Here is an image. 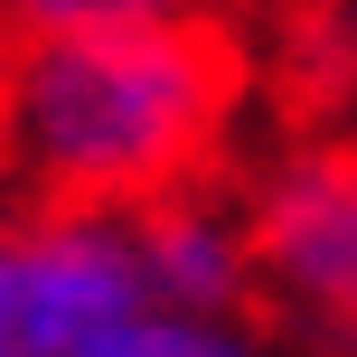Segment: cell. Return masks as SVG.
<instances>
[{"label": "cell", "instance_id": "6da1fadb", "mask_svg": "<svg viewBox=\"0 0 357 357\" xmlns=\"http://www.w3.org/2000/svg\"><path fill=\"white\" fill-rule=\"evenodd\" d=\"M245 56L216 19L38 38L0 56V207L151 216L207 188L235 142Z\"/></svg>", "mask_w": 357, "mask_h": 357}, {"label": "cell", "instance_id": "7a4b0ae2", "mask_svg": "<svg viewBox=\"0 0 357 357\" xmlns=\"http://www.w3.org/2000/svg\"><path fill=\"white\" fill-rule=\"evenodd\" d=\"M254 291L282 339L357 348V142H301L245 178Z\"/></svg>", "mask_w": 357, "mask_h": 357}, {"label": "cell", "instance_id": "3957f363", "mask_svg": "<svg viewBox=\"0 0 357 357\" xmlns=\"http://www.w3.org/2000/svg\"><path fill=\"white\" fill-rule=\"evenodd\" d=\"M132 310H151L132 216L19 207V329H29V357H85Z\"/></svg>", "mask_w": 357, "mask_h": 357}, {"label": "cell", "instance_id": "ba28073f", "mask_svg": "<svg viewBox=\"0 0 357 357\" xmlns=\"http://www.w3.org/2000/svg\"><path fill=\"white\" fill-rule=\"evenodd\" d=\"M320 357H357V348H320Z\"/></svg>", "mask_w": 357, "mask_h": 357}, {"label": "cell", "instance_id": "8992f818", "mask_svg": "<svg viewBox=\"0 0 357 357\" xmlns=\"http://www.w3.org/2000/svg\"><path fill=\"white\" fill-rule=\"evenodd\" d=\"M160 19H207L197 0H0V56L38 38H104V29H160Z\"/></svg>", "mask_w": 357, "mask_h": 357}, {"label": "cell", "instance_id": "5b68a950", "mask_svg": "<svg viewBox=\"0 0 357 357\" xmlns=\"http://www.w3.org/2000/svg\"><path fill=\"white\" fill-rule=\"evenodd\" d=\"M85 357H291L273 320H188V310H132Z\"/></svg>", "mask_w": 357, "mask_h": 357}, {"label": "cell", "instance_id": "52a82bcc", "mask_svg": "<svg viewBox=\"0 0 357 357\" xmlns=\"http://www.w3.org/2000/svg\"><path fill=\"white\" fill-rule=\"evenodd\" d=\"M0 357H29V329H19V207H0Z\"/></svg>", "mask_w": 357, "mask_h": 357}, {"label": "cell", "instance_id": "277c9868", "mask_svg": "<svg viewBox=\"0 0 357 357\" xmlns=\"http://www.w3.org/2000/svg\"><path fill=\"white\" fill-rule=\"evenodd\" d=\"M142 235V282L151 310H188V320H264V291H254V226L245 197L226 178L188 197H160L151 216H132Z\"/></svg>", "mask_w": 357, "mask_h": 357}]
</instances>
